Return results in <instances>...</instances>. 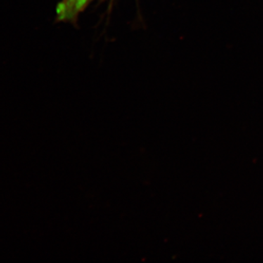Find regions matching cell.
<instances>
[{"label": "cell", "instance_id": "obj_1", "mask_svg": "<svg viewBox=\"0 0 263 263\" xmlns=\"http://www.w3.org/2000/svg\"><path fill=\"white\" fill-rule=\"evenodd\" d=\"M89 0H62L57 8V18L60 21H72L86 8Z\"/></svg>", "mask_w": 263, "mask_h": 263}]
</instances>
